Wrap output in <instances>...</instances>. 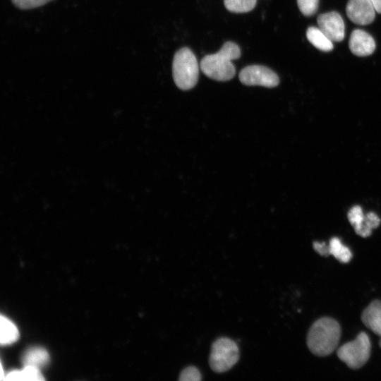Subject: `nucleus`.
I'll return each instance as SVG.
<instances>
[{
	"label": "nucleus",
	"mask_w": 381,
	"mask_h": 381,
	"mask_svg": "<svg viewBox=\"0 0 381 381\" xmlns=\"http://www.w3.org/2000/svg\"><path fill=\"white\" fill-rule=\"evenodd\" d=\"M240 56L239 47L233 42H226L219 52L202 58L200 68L202 73L211 79L227 81L233 78L236 73L232 61Z\"/></svg>",
	"instance_id": "1"
},
{
	"label": "nucleus",
	"mask_w": 381,
	"mask_h": 381,
	"mask_svg": "<svg viewBox=\"0 0 381 381\" xmlns=\"http://www.w3.org/2000/svg\"><path fill=\"white\" fill-rule=\"evenodd\" d=\"M340 335L341 328L335 320L322 318L310 328L307 335V345L313 354L325 356L337 346Z\"/></svg>",
	"instance_id": "2"
},
{
	"label": "nucleus",
	"mask_w": 381,
	"mask_h": 381,
	"mask_svg": "<svg viewBox=\"0 0 381 381\" xmlns=\"http://www.w3.org/2000/svg\"><path fill=\"white\" fill-rule=\"evenodd\" d=\"M172 74L175 84L181 90H188L196 85L199 66L195 54L188 47H183L175 53Z\"/></svg>",
	"instance_id": "3"
},
{
	"label": "nucleus",
	"mask_w": 381,
	"mask_h": 381,
	"mask_svg": "<svg viewBox=\"0 0 381 381\" xmlns=\"http://www.w3.org/2000/svg\"><path fill=\"white\" fill-rule=\"evenodd\" d=\"M237 344L228 337H219L212 344L209 364L215 373H224L230 370L239 359Z\"/></svg>",
	"instance_id": "4"
},
{
	"label": "nucleus",
	"mask_w": 381,
	"mask_h": 381,
	"mask_svg": "<svg viewBox=\"0 0 381 381\" xmlns=\"http://www.w3.org/2000/svg\"><path fill=\"white\" fill-rule=\"evenodd\" d=\"M371 344L369 337L365 332H361L356 338L346 343L337 350V356L352 369L362 367L369 359Z\"/></svg>",
	"instance_id": "5"
},
{
	"label": "nucleus",
	"mask_w": 381,
	"mask_h": 381,
	"mask_svg": "<svg viewBox=\"0 0 381 381\" xmlns=\"http://www.w3.org/2000/svg\"><path fill=\"white\" fill-rule=\"evenodd\" d=\"M239 80L246 85H260L274 87L278 85V75L270 68L260 65H251L243 68L239 73Z\"/></svg>",
	"instance_id": "6"
},
{
	"label": "nucleus",
	"mask_w": 381,
	"mask_h": 381,
	"mask_svg": "<svg viewBox=\"0 0 381 381\" xmlns=\"http://www.w3.org/2000/svg\"><path fill=\"white\" fill-rule=\"evenodd\" d=\"M318 24L320 29L332 42H341L345 35L344 20L336 11H330L320 14L318 17Z\"/></svg>",
	"instance_id": "7"
},
{
	"label": "nucleus",
	"mask_w": 381,
	"mask_h": 381,
	"mask_svg": "<svg viewBox=\"0 0 381 381\" xmlns=\"http://www.w3.org/2000/svg\"><path fill=\"white\" fill-rule=\"evenodd\" d=\"M346 12L353 23L365 25L374 20L376 11L370 0H349Z\"/></svg>",
	"instance_id": "8"
},
{
	"label": "nucleus",
	"mask_w": 381,
	"mask_h": 381,
	"mask_svg": "<svg viewBox=\"0 0 381 381\" xmlns=\"http://www.w3.org/2000/svg\"><path fill=\"white\" fill-rule=\"evenodd\" d=\"M349 46L351 52L358 56H366L373 53L375 42L367 32L356 29L350 36Z\"/></svg>",
	"instance_id": "9"
},
{
	"label": "nucleus",
	"mask_w": 381,
	"mask_h": 381,
	"mask_svg": "<svg viewBox=\"0 0 381 381\" xmlns=\"http://www.w3.org/2000/svg\"><path fill=\"white\" fill-rule=\"evenodd\" d=\"M361 320L368 329L381 337V301L371 302L363 311Z\"/></svg>",
	"instance_id": "10"
},
{
	"label": "nucleus",
	"mask_w": 381,
	"mask_h": 381,
	"mask_svg": "<svg viewBox=\"0 0 381 381\" xmlns=\"http://www.w3.org/2000/svg\"><path fill=\"white\" fill-rule=\"evenodd\" d=\"M308 40L317 49L322 52H330L333 49L332 41L316 27H309L306 31Z\"/></svg>",
	"instance_id": "11"
},
{
	"label": "nucleus",
	"mask_w": 381,
	"mask_h": 381,
	"mask_svg": "<svg viewBox=\"0 0 381 381\" xmlns=\"http://www.w3.org/2000/svg\"><path fill=\"white\" fill-rule=\"evenodd\" d=\"M49 361L48 352L41 347L29 349L23 355V362L25 365L42 368L46 365Z\"/></svg>",
	"instance_id": "12"
},
{
	"label": "nucleus",
	"mask_w": 381,
	"mask_h": 381,
	"mask_svg": "<svg viewBox=\"0 0 381 381\" xmlns=\"http://www.w3.org/2000/svg\"><path fill=\"white\" fill-rule=\"evenodd\" d=\"M6 380H32V381H40L43 380L42 373L38 368L25 365L24 368L21 370H13L8 373L4 378Z\"/></svg>",
	"instance_id": "13"
},
{
	"label": "nucleus",
	"mask_w": 381,
	"mask_h": 381,
	"mask_svg": "<svg viewBox=\"0 0 381 381\" xmlns=\"http://www.w3.org/2000/svg\"><path fill=\"white\" fill-rule=\"evenodd\" d=\"M0 342L2 345L11 344L19 337L16 326L7 318L1 316L0 319Z\"/></svg>",
	"instance_id": "14"
},
{
	"label": "nucleus",
	"mask_w": 381,
	"mask_h": 381,
	"mask_svg": "<svg viewBox=\"0 0 381 381\" xmlns=\"http://www.w3.org/2000/svg\"><path fill=\"white\" fill-rule=\"evenodd\" d=\"M329 255H332L337 260L343 263L349 262L352 258V253L349 248L344 246L337 237H334L329 241Z\"/></svg>",
	"instance_id": "15"
},
{
	"label": "nucleus",
	"mask_w": 381,
	"mask_h": 381,
	"mask_svg": "<svg viewBox=\"0 0 381 381\" xmlns=\"http://www.w3.org/2000/svg\"><path fill=\"white\" fill-rule=\"evenodd\" d=\"M257 0H224L226 8L233 13L250 11L256 5Z\"/></svg>",
	"instance_id": "16"
},
{
	"label": "nucleus",
	"mask_w": 381,
	"mask_h": 381,
	"mask_svg": "<svg viewBox=\"0 0 381 381\" xmlns=\"http://www.w3.org/2000/svg\"><path fill=\"white\" fill-rule=\"evenodd\" d=\"M300 11L306 16H310L317 11L319 0H297Z\"/></svg>",
	"instance_id": "17"
},
{
	"label": "nucleus",
	"mask_w": 381,
	"mask_h": 381,
	"mask_svg": "<svg viewBox=\"0 0 381 381\" xmlns=\"http://www.w3.org/2000/svg\"><path fill=\"white\" fill-rule=\"evenodd\" d=\"M202 375L199 370L193 365L185 368L180 373L179 380L181 381H200Z\"/></svg>",
	"instance_id": "18"
},
{
	"label": "nucleus",
	"mask_w": 381,
	"mask_h": 381,
	"mask_svg": "<svg viewBox=\"0 0 381 381\" xmlns=\"http://www.w3.org/2000/svg\"><path fill=\"white\" fill-rule=\"evenodd\" d=\"M362 209L359 206H353L348 213V219L350 223L353 226L354 230L358 229L364 220Z\"/></svg>",
	"instance_id": "19"
},
{
	"label": "nucleus",
	"mask_w": 381,
	"mask_h": 381,
	"mask_svg": "<svg viewBox=\"0 0 381 381\" xmlns=\"http://www.w3.org/2000/svg\"><path fill=\"white\" fill-rule=\"evenodd\" d=\"M52 0H11L13 4L20 9H32L40 7Z\"/></svg>",
	"instance_id": "20"
},
{
	"label": "nucleus",
	"mask_w": 381,
	"mask_h": 381,
	"mask_svg": "<svg viewBox=\"0 0 381 381\" xmlns=\"http://www.w3.org/2000/svg\"><path fill=\"white\" fill-rule=\"evenodd\" d=\"M365 222L366 225L370 229L377 228L380 223V219L378 216L374 212H369L365 216Z\"/></svg>",
	"instance_id": "21"
},
{
	"label": "nucleus",
	"mask_w": 381,
	"mask_h": 381,
	"mask_svg": "<svg viewBox=\"0 0 381 381\" xmlns=\"http://www.w3.org/2000/svg\"><path fill=\"white\" fill-rule=\"evenodd\" d=\"M313 248L315 250L322 256L329 255V245L325 243L313 242Z\"/></svg>",
	"instance_id": "22"
},
{
	"label": "nucleus",
	"mask_w": 381,
	"mask_h": 381,
	"mask_svg": "<svg viewBox=\"0 0 381 381\" xmlns=\"http://www.w3.org/2000/svg\"><path fill=\"white\" fill-rule=\"evenodd\" d=\"M370 1L373 3L376 12H377L378 13H381V0H370Z\"/></svg>",
	"instance_id": "23"
},
{
	"label": "nucleus",
	"mask_w": 381,
	"mask_h": 381,
	"mask_svg": "<svg viewBox=\"0 0 381 381\" xmlns=\"http://www.w3.org/2000/svg\"><path fill=\"white\" fill-rule=\"evenodd\" d=\"M380 347H381V339H380Z\"/></svg>",
	"instance_id": "24"
}]
</instances>
